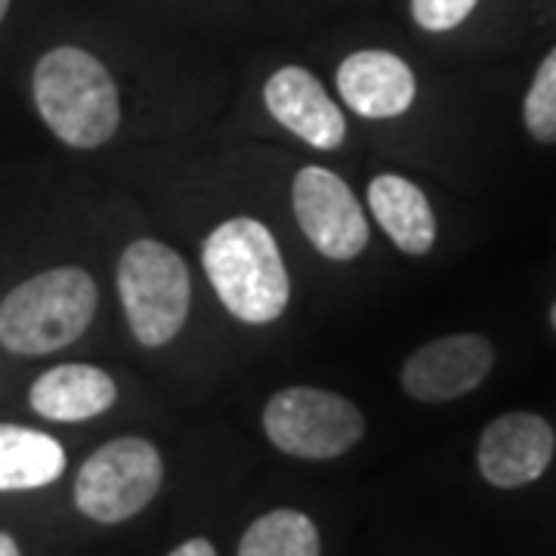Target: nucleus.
<instances>
[{
  "label": "nucleus",
  "mask_w": 556,
  "mask_h": 556,
  "mask_svg": "<svg viewBox=\"0 0 556 556\" xmlns=\"http://www.w3.org/2000/svg\"><path fill=\"white\" fill-rule=\"evenodd\" d=\"M118 294L130 334L149 350L167 346L189 316L192 281L186 260L164 241L127 244L118 260Z\"/></svg>",
  "instance_id": "obj_4"
},
{
  "label": "nucleus",
  "mask_w": 556,
  "mask_h": 556,
  "mask_svg": "<svg viewBox=\"0 0 556 556\" xmlns=\"http://www.w3.org/2000/svg\"><path fill=\"white\" fill-rule=\"evenodd\" d=\"M0 556H22L20 544H16L13 538L7 535V532H0Z\"/></svg>",
  "instance_id": "obj_19"
},
{
  "label": "nucleus",
  "mask_w": 556,
  "mask_h": 556,
  "mask_svg": "<svg viewBox=\"0 0 556 556\" xmlns=\"http://www.w3.org/2000/svg\"><path fill=\"white\" fill-rule=\"evenodd\" d=\"M97 303L100 291L87 269H43L0 300V346L25 358L60 353L90 328Z\"/></svg>",
  "instance_id": "obj_3"
},
{
  "label": "nucleus",
  "mask_w": 556,
  "mask_h": 556,
  "mask_svg": "<svg viewBox=\"0 0 556 556\" xmlns=\"http://www.w3.org/2000/svg\"><path fill=\"white\" fill-rule=\"evenodd\" d=\"M368 207L402 254L420 257L437 244V214L412 179L380 174L368 186Z\"/></svg>",
  "instance_id": "obj_13"
},
{
  "label": "nucleus",
  "mask_w": 556,
  "mask_h": 556,
  "mask_svg": "<svg viewBox=\"0 0 556 556\" xmlns=\"http://www.w3.org/2000/svg\"><path fill=\"white\" fill-rule=\"evenodd\" d=\"M201 266L219 303L244 325L276 321L291 300V281L276 236L260 219L219 223L201 244Z\"/></svg>",
  "instance_id": "obj_2"
},
{
  "label": "nucleus",
  "mask_w": 556,
  "mask_h": 556,
  "mask_svg": "<svg viewBox=\"0 0 556 556\" xmlns=\"http://www.w3.org/2000/svg\"><path fill=\"white\" fill-rule=\"evenodd\" d=\"M263 430L278 452L306 460L346 455L365 433V417L340 393L288 387L266 402Z\"/></svg>",
  "instance_id": "obj_5"
},
{
  "label": "nucleus",
  "mask_w": 556,
  "mask_h": 556,
  "mask_svg": "<svg viewBox=\"0 0 556 556\" xmlns=\"http://www.w3.org/2000/svg\"><path fill=\"white\" fill-rule=\"evenodd\" d=\"M551 325H554V331H556V300H554V306H551Z\"/></svg>",
  "instance_id": "obj_21"
},
{
  "label": "nucleus",
  "mask_w": 556,
  "mask_h": 556,
  "mask_svg": "<svg viewBox=\"0 0 556 556\" xmlns=\"http://www.w3.org/2000/svg\"><path fill=\"white\" fill-rule=\"evenodd\" d=\"M300 232L328 260H353L368 248V219L362 204L328 167H303L291 186Z\"/></svg>",
  "instance_id": "obj_7"
},
{
  "label": "nucleus",
  "mask_w": 556,
  "mask_h": 556,
  "mask_svg": "<svg viewBox=\"0 0 556 556\" xmlns=\"http://www.w3.org/2000/svg\"><path fill=\"white\" fill-rule=\"evenodd\" d=\"M495 365L482 334H445L415 350L402 365V390L417 402H452L473 393Z\"/></svg>",
  "instance_id": "obj_8"
},
{
  "label": "nucleus",
  "mask_w": 556,
  "mask_h": 556,
  "mask_svg": "<svg viewBox=\"0 0 556 556\" xmlns=\"http://www.w3.org/2000/svg\"><path fill=\"white\" fill-rule=\"evenodd\" d=\"M164 460L149 439L121 437L84 460L75 482V504L93 522L115 526L137 517L159 495Z\"/></svg>",
  "instance_id": "obj_6"
},
{
  "label": "nucleus",
  "mask_w": 556,
  "mask_h": 556,
  "mask_svg": "<svg viewBox=\"0 0 556 556\" xmlns=\"http://www.w3.org/2000/svg\"><path fill=\"white\" fill-rule=\"evenodd\" d=\"M10 7H13V0H0V22L7 20V13H10Z\"/></svg>",
  "instance_id": "obj_20"
},
{
  "label": "nucleus",
  "mask_w": 556,
  "mask_h": 556,
  "mask_svg": "<svg viewBox=\"0 0 556 556\" xmlns=\"http://www.w3.org/2000/svg\"><path fill=\"white\" fill-rule=\"evenodd\" d=\"M170 556H217V551H214V544H211V541H204V538H192V541L179 544L177 551H174Z\"/></svg>",
  "instance_id": "obj_18"
},
{
  "label": "nucleus",
  "mask_w": 556,
  "mask_h": 556,
  "mask_svg": "<svg viewBox=\"0 0 556 556\" xmlns=\"http://www.w3.org/2000/svg\"><path fill=\"white\" fill-rule=\"evenodd\" d=\"M522 124L535 142H556V47H551V53L541 60L535 78L529 84L522 102Z\"/></svg>",
  "instance_id": "obj_16"
},
{
  "label": "nucleus",
  "mask_w": 556,
  "mask_h": 556,
  "mask_svg": "<svg viewBox=\"0 0 556 556\" xmlns=\"http://www.w3.org/2000/svg\"><path fill=\"white\" fill-rule=\"evenodd\" d=\"M479 0H412V20L424 31H452L457 25L470 20Z\"/></svg>",
  "instance_id": "obj_17"
},
{
  "label": "nucleus",
  "mask_w": 556,
  "mask_h": 556,
  "mask_svg": "<svg viewBox=\"0 0 556 556\" xmlns=\"http://www.w3.org/2000/svg\"><path fill=\"white\" fill-rule=\"evenodd\" d=\"M118 399V387L109 371L84 362H65L43 371L31 390L28 402L40 417L56 424H78L109 412Z\"/></svg>",
  "instance_id": "obj_12"
},
{
  "label": "nucleus",
  "mask_w": 556,
  "mask_h": 556,
  "mask_svg": "<svg viewBox=\"0 0 556 556\" xmlns=\"http://www.w3.org/2000/svg\"><path fill=\"white\" fill-rule=\"evenodd\" d=\"M65 473V448L50 433L0 424V492L43 489Z\"/></svg>",
  "instance_id": "obj_14"
},
{
  "label": "nucleus",
  "mask_w": 556,
  "mask_h": 556,
  "mask_svg": "<svg viewBox=\"0 0 556 556\" xmlns=\"http://www.w3.org/2000/svg\"><path fill=\"white\" fill-rule=\"evenodd\" d=\"M31 97L50 134L72 149H100L118 134V84L84 47L47 50L31 72Z\"/></svg>",
  "instance_id": "obj_1"
},
{
  "label": "nucleus",
  "mask_w": 556,
  "mask_h": 556,
  "mask_svg": "<svg viewBox=\"0 0 556 556\" xmlns=\"http://www.w3.org/2000/svg\"><path fill=\"white\" fill-rule=\"evenodd\" d=\"M556 452L554 427L532 412L495 417L479 437L477 464L495 489H522L544 477Z\"/></svg>",
  "instance_id": "obj_9"
},
{
  "label": "nucleus",
  "mask_w": 556,
  "mask_h": 556,
  "mask_svg": "<svg viewBox=\"0 0 556 556\" xmlns=\"http://www.w3.org/2000/svg\"><path fill=\"white\" fill-rule=\"evenodd\" d=\"M338 90L362 118H399L417 97L415 72L390 50H358L340 62Z\"/></svg>",
  "instance_id": "obj_11"
},
{
  "label": "nucleus",
  "mask_w": 556,
  "mask_h": 556,
  "mask_svg": "<svg viewBox=\"0 0 556 556\" xmlns=\"http://www.w3.org/2000/svg\"><path fill=\"white\" fill-rule=\"evenodd\" d=\"M263 100L269 115L291 130L294 137L309 142L313 149L334 152L346 139V118L340 105L328 97L325 84L300 65H285L263 87Z\"/></svg>",
  "instance_id": "obj_10"
},
{
  "label": "nucleus",
  "mask_w": 556,
  "mask_h": 556,
  "mask_svg": "<svg viewBox=\"0 0 556 556\" xmlns=\"http://www.w3.org/2000/svg\"><path fill=\"white\" fill-rule=\"evenodd\" d=\"M318 529L300 510L278 507L251 522L239 544V556H318Z\"/></svg>",
  "instance_id": "obj_15"
}]
</instances>
